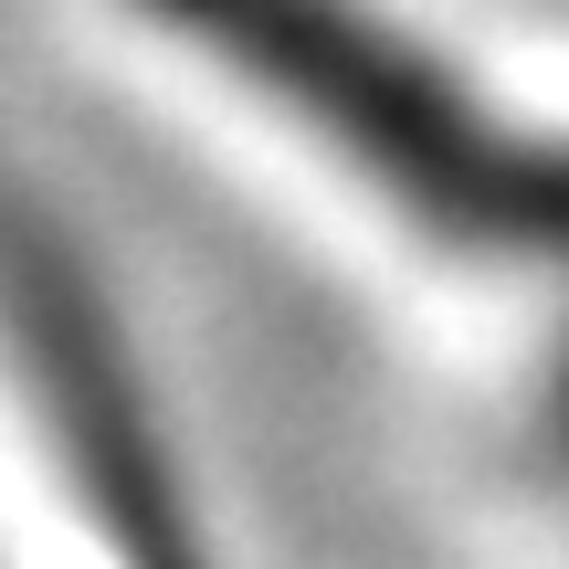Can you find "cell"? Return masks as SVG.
<instances>
[{"instance_id":"cell-2","label":"cell","mask_w":569,"mask_h":569,"mask_svg":"<svg viewBox=\"0 0 569 569\" xmlns=\"http://www.w3.org/2000/svg\"><path fill=\"white\" fill-rule=\"evenodd\" d=\"M0 359L42 401L53 465L106 549L127 569H211L201 517L180 496V453L159 432V401L138 390V359L117 348V317L96 306V274L63 232H42L11 180H0Z\"/></svg>"},{"instance_id":"cell-1","label":"cell","mask_w":569,"mask_h":569,"mask_svg":"<svg viewBox=\"0 0 569 569\" xmlns=\"http://www.w3.org/2000/svg\"><path fill=\"white\" fill-rule=\"evenodd\" d=\"M138 21L211 53L253 106L348 169L443 264L549 306V422L569 465V138L507 106L475 63L432 53L380 0H127Z\"/></svg>"}]
</instances>
